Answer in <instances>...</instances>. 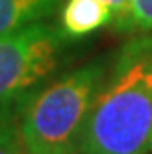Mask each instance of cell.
<instances>
[{"instance_id":"1","label":"cell","mask_w":152,"mask_h":154,"mask_svg":"<svg viewBox=\"0 0 152 154\" xmlns=\"http://www.w3.org/2000/svg\"><path fill=\"white\" fill-rule=\"evenodd\" d=\"M152 152V32L115 55L99 83L77 154Z\"/></svg>"},{"instance_id":"2","label":"cell","mask_w":152,"mask_h":154,"mask_svg":"<svg viewBox=\"0 0 152 154\" xmlns=\"http://www.w3.org/2000/svg\"><path fill=\"white\" fill-rule=\"evenodd\" d=\"M105 63H87L61 75L30 97L20 111L26 154H77Z\"/></svg>"},{"instance_id":"3","label":"cell","mask_w":152,"mask_h":154,"mask_svg":"<svg viewBox=\"0 0 152 154\" xmlns=\"http://www.w3.org/2000/svg\"><path fill=\"white\" fill-rule=\"evenodd\" d=\"M65 36L54 24L34 22L0 36V109L24 103L55 69Z\"/></svg>"},{"instance_id":"4","label":"cell","mask_w":152,"mask_h":154,"mask_svg":"<svg viewBox=\"0 0 152 154\" xmlns=\"http://www.w3.org/2000/svg\"><path fill=\"white\" fill-rule=\"evenodd\" d=\"M111 22L113 12L101 0H67L61 8L59 30L65 38H83Z\"/></svg>"},{"instance_id":"5","label":"cell","mask_w":152,"mask_h":154,"mask_svg":"<svg viewBox=\"0 0 152 154\" xmlns=\"http://www.w3.org/2000/svg\"><path fill=\"white\" fill-rule=\"evenodd\" d=\"M61 0H0V36L42 22Z\"/></svg>"},{"instance_id":"6","label":"cell","mask_w":152,"mask_h":154,"mask_svg":"<svg viewBox=\"0 0 152 154\" xmlns=\"http://www.w3.org/2000/svg\"><path fill=\"white\" fill-rule=\"evenodd\" d=\"M24 103L0 109V154H26L18 128L20 111Z\"/></svg>"},{"instance_id":"7","label":"cell","mask_w":152,"mask_h":154,"mask_svg":"<svg viewBox=\"0 0 152 154\" xmlns=\"http://www.w3.org/2000/svg\"><path fill=\"white\" fill-rule=\"evenodd\" d=\"M130 28L152 32V0H130Z\"/></svg>"},{"instance_id":"8","label":"cell","mask_w":152,"mask_h":154,"mask_svg":"<svg viewBox=\"0 0 152 154\" xmlns=\"http://www.w3.org/2000/svg\"><path fill=\"white\" fill-rule=\"evenodd\" d=\"M111 8L113 24L123 32H130V0H101Z\"/></svg>"}]
</instances>
